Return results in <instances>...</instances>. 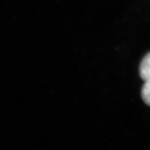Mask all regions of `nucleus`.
<instances>
[{"label":"nucleus","mask_w":150,"mask_h":150,"mask_svg":"<svg viewBox=\"0 0 150 150\" xmlns=\"http://www.w3.org/2000/svg\"><path fill=\"white\" fill-rule=\"evenodd\" d=\"M140 74L144 81L150 79V53L142 59L140 66Z\"/></svg>","instance_id":"f257e3e1"},{"label":"nucleus","mask_w":150,"mask_h":150,"mask_svg":"<svg viewBox=\"0 0 150 150\" xmlns=\"http://www.w3.org/2000/svg\"><path fill=\"white\" fill-rule=\"evenodd\" d=\"M142 97L145 104L150 106V79L145 81L142 88Z\"/></svg>","instance_id":"f03ea898"}]
</instances>
